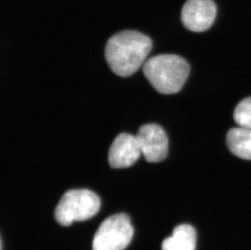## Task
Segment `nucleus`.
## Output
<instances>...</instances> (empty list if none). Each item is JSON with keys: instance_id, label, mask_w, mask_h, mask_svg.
<instances>
[{"instance_id": "obj_1", "label": "nucleus", "mask_w": 251, "mask_h": 250, "mask_svg": "<svg viewBox=\"0 0 251 250\" xmlns=\"http://www.w3.org/2000/svg\"><path fill=\"white\" fill-rule=\"evenodd\" d=\"M151 48L149 37L138 31H122L108 40L105 56L114 74L127 77L144 65Z\"/></svg>"}, {"instance_id": "obj_2", "label": "nucleus", "mask_w": 251, "mask_h": 250, "mask_svg": "<svg viewBox=\"0 0 251 250\" xmlns=\"http://www.w3.org/2000/svg\"><path fill=\"white\" fill-rule=\"evenodd\" d=\"M143 73L154 90L163 95H173L185 85L190 66L182 57L159 54L147 59L143 65Z\"/></svg>"}, {"instance_id": "obj_3", "label": "nucleus", "mask_w": 251, "mask_h": 250, "mask_svg": "<svg viewBox=\"0 0 251 250\" xmlns=\"http://www.w3.org/2000/svg\"><path fill=\"white\" fill-rule=\"evenodd\" d=\"M101 200L89 189H71L63 195L55 210L57 223L67 226L73 223L85 221L100 210Z\"/></svg>"}, {"instance_id": "obj_4", "label": "nucleus", "mask_w": 251, "mask_h": 250, "mask_svg": "<svg viewBox=\"0 0 251 250\" xmlns=\"http://www.w3.org/2000/svg\"><path fill=\"white\" fill-rule=\"evenodd\" d=\"M133 231L128 215H112L101 224L96 231L93 250H125L133 238Z\"/></svg>"}, {"instance_id": "obj_5", "label": "nucleus", "mask_w": 251, "mask_h": 250, "mask_svg": "<svg viewBox=\"0 0 251 250\" xmlns=\"http://www.w3.org/2000/svg\"><path fill=\"white\" fill-rule=\"evenodd\" d=\"M136 137L142 154L148 163H159L165 159L168 152V136L159 125H142Z\"/></svg>"}, {"instance_id": "obj_6", "label": "nucleus", "mask_w": 251, "mask_h": 250, "mask_svg": "<svg viewBox=\"0 0 251 250\" xmlns=\"http://www.w3.org/2000/svg\"><path fill=\"white\" fill-rule=\"evenodd\" d=\"M216 16V6L212 0H188L181 11L183 24L193 32L207 30Z\"/></svg>"}, {"instance_id": "obj_7", "label": "nucleus", "mask_w": 251, "mask_h": 250, "mask_svg": "<svg viewBox=\"0 0 251 250\" xmlns=\"http://www.w3.org/2000/svg\"><path fill=\"white\" fill-rule=\"evenodd\" d=\"M142 154L136 136L121 133L110 147L108 162L111 168H126L133 166Z\"/></svg>"}, {"instance_id": "obj_8", "label": "nucleus", "mask_w": 251, "mask_h": 250, "mask_svg": "<svg viewBox=\"0 0 251 250\" xmlns=\"http://www.w3.org/2000/svg\"><path fill=\"white\" fill-rule=\"evenodd\" d=\"M196 231L189 225L176 226L173 235L162 243V250H195Z\"/></svg>"}, {"instance_id": "obj_9", "label": "nucleus", "mask_w": 251, "mask_h": 250, "mask_svg": "<svg viewBox=\"0 0 251 250\" xmlns=\"http://www.w3.org/2000/svg\"><path fill=\"white\" fill-rule=\"evenodd\" d=\"M227 146L229 150L238 158L251 160V129L234 127L227 134Z\"/></svg>"}, {"instance_id": "obj_10", "label": "nucleus", "mask_w": 251, "mask_h": 250, "mask_svg": "<svg viewBox=\"0 0 251 250\" xmlns=\"http://www.w3.org/2000/svg\"><path fill=\"white\" fill-rule=\"evenodd\" d=\"M233 117L239 127L251 129V97L244 99L237 104Z\"/></svg>"}]
</instances>
